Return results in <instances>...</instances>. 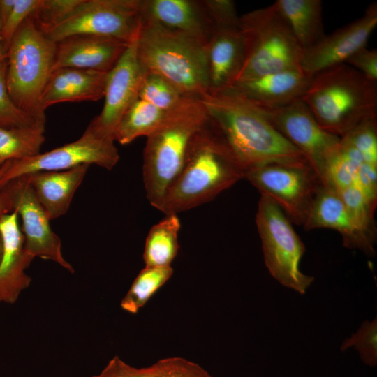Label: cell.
<instances>
[{
	"mask_svg": "<svg viewBox=\"0 0 377 377\" xmlns=\"http://www.w3.org/2000/svg\"><path fill=\"white\" fill-rule=\"evenodd\" d=\"M141 4L142 0H82L65 18L40 31L55 43L77 35L130 42L140 27Z\"/></svg>",
	"mask_w": 377,
	"mask_h": 377,
	"instance_id": "9",
	"label": "cell"
},
{
	"mask_svg": "<svg viewBox=\"0 0 377 377\" xmlns=\"http://www.w3.org/2000/svg\"><path fill=\"white\" fill-rule=\"evenodd\" d=\"M348 212L364 230L376 236L374 205L357 186L337 190Z\"/></svg>",
	"mask_w": 377,
	"mask_h": 377,
	"instance_id": "31",
	"label": "cell"
},
{
	"mask_svg": "<svg viewBox=\"0 0 377 377\" xmlns=\"http://www.w3.org/2000/svg\"><path fill=\"white\" fill-rule=\"evenodd\" d=\"M244 178L273 199L291 223L304 226L322 182L307 162L271 163L245 172Z\"/></svg>",
	"mask_w": 377,
	"mask_h": 377,
	"instance_id": "10",
	"label": "cell"
},
{
	"mask_svg": "<svg viewBox=\"0 0 377 377\" xmlns=\"http://www.w3.org/2000/svg\"><path fill=\"white\" fill-rule=\"evenodd\" d=\"M303 226L306 230H335L342 236L345 247L359 249L371 257L376 254L374 244L376 236L358 225L348 212L337 191L332 186L321 185Z\"/></svg>",
	"mask_w": 377,
	"mask_h": 377,
	"instance_id": "16",
	"label": "cell"
},
{
	"mask_svg": "<svg viewBox=\"0 0 377 377\" xmlns=\"http://www.w3.org/2000/svg\"><path fill=\"white\" fill-rule=\"evenodd\" d=\"M40 0H15L14 6L1 27V36L7 52L8 45L22 24L37 10Z\"/></svg>",
	"mask_w": 377,
	"mask_h": 377,
	"instance_id": "36",
	"label": "cell"
},
{
	"mask_svg": "<svg viewBox=\"0 0 377 377\" xmlns=\"http://www.w3.org/2000/svg\"><path fill=\"white\" fill-rule=\"evenodd\" d=\"M209 89H224L237 80L244 59L239 28L216 29L207 43Z\"/></svg>",
	"mask_w": 377,
	"mask_h": 377,
	"instance_id": "22",
	"label": "cell"
},
{
	"mask_svg": "<svg viewBox=\"0 0 377 377\" xmlns=\"http://www.w3.org/2000/svg\"><path fill=\"white\" fill-rule=\"evenodd\" d=\"M259 110L302 154L323 184L341 138L322 128L301 98L281 108Z\"/></svg>",
	"mask_w": 377,
	"mask_h": 377,
	"instance_id": "12",
	"label": "cell"
},
{
	"mask_svg": "<svg viewBox=\"0 0 377 377\" xmlns=\"http://www.w3.org/2000/svg\"><path fill=\"white\" fill-rule=\"evenodd\" d=\"M140 17L206 40L214 31L203 0H142Z\"/></svg>",
	"mask_w": 377,
	"mask_h": 377,
	"instance_id": "20",
	"label": "cell"
},
{
	"mask_svg": "<svg viewBox=\"0 0 377 377\" xmlns=\"http://www.w3.org/2000/svg\"><path fill=\"white\" fill-rule=\"evenodd\" d=\"M108 73L77 68L53 71L41 96L43 110L62 102L96 101L103 98Z\"/></svg>",
	"mask_w": 377,
	"mask_h": 377,
	"instance_id": "21",
	"label": "cell"
},
{
	"mask_svg": "<svg viewBox=\"0 0 377 377\" xmlns=\"http://www.w3.org/2000/svg\"><path fill=\"white\" fill-rule=\"evenodd\" d=\"M177 109L163 110L138 98L119 121L114 133V140L121 145H127L141 136L147 137Z\"/></svg>",
	"mask_w": 377,
	"mask_h": 377,
	"instance_id": "27",
	"label": "cell"
},
{
	"mask_svg": "<svg viewBox=\"0 0 377 377\" xmlns=\"http://www.w3.org/2000/svg\"><path fill=\"white\" fill-rule=\"evenodd\" d=\"M92 377H212L195 362L180 357L161 359L147 367L136 368L119 357L112 358L104 369Z\"/></svg>",
	"mask_w": 377,
	"mask_h": 377,
	"instance_id": "25",
	"label": "cell"
},
{
	"mask_svg": "<svg viewBox=\"0 0 377 377\" xmlns=\"http://www.w3.org/2000/svg\"><path fill=\"white\" fill-rule=\"evenodd\" d=\"M6 71L7 59L0 64V126L24 127L43 123L19 109L12 101L6 87Z\"/></svg>",
	"mask_w": 377,
	"mask_h": 377,
	"instance_id": "34",
	"label": "cell"
},
{
	"mask_svg": "<svg viewBox=\"0 0 377 377\" xmlns=\"http://www.w3.org/2000/svg\"><path fill=\"white\" fill-rule=\"evenodd\" d=\"M198 100L207 128L244 173L267 163L307 162L260 110L228 90L208 91Z\"/></svg>",
	"mask_w": 377,
	"mask_h": 377,
	"instance_id": "1",
	"label": "cell"
},
{
	"mask_svg": "<svg viewBox=\"0 0 377 377\" xmlns=\"http://www.w3.org/2000/svg\"><path fill=\"white\" fill-rule=\"evenodd\" d=\"M239 28L244 59L236 82L300 68L304 50L274 3L239 16Z\"/></svg>",
	"mask_w": 377,
	"mask_h": 377,
	"instance_id": "7",
	"label": "cell"
},
{
	"mask_svg": "<svg viewBox=\"0 0 377 377\" xmlns=\"http://www.w3.org/2000/svg\"><path fill=\"white\" fill-rule=\"evenodd\" d=\"M274 3L303 50L325 36L320 0H277Z\"/></svg>",
	"mask_w": 377,
	"mask_h": 377,
	"instance_id": "24",
	"label": "cell"
},
{
	"mask_svg": "<svg viewBox=\"0 0 377 377\" xmlns=\"http://www.w3.org/2000/svg\"><path fill=\"white\" fill-rule=\"evenodd\" d=\"M341 138L354 147L365 162L377 165L376 118L361 123Z\"/></svg>",
	"mask_w": 377,
	"mask_h": 377,
	"instance_id": "33",
	"label": "cell"
},
{
	"mask_svg": "<svg viewBox=\"0 0 377 377\" xmlns=\"http://www.w3.org/2000/svg\"><path fill=\"white\" fill-rule=\"evenodd\" d=\"M311 77L295 68L236 82L224 89L259 110H272L302 98Z\"/></svg>",
	"mask_w": 377,
	"mask_h": 377,
	"instance_id": "17",
	"label": "cell"
},
{
	"mask_svg": "<svg viewBox=\"0 0 377 377\" xmlns=\"http://www.w3.org/2000/svg\"><path fill=\"white\" fill-rule=\"evenodd\" d=\"M173 269L170 267L145 266L138 274L130 289L121 302L123 310L136 313L154 294L171 277Z\"/></svg>",
	"mask_w": 377,
	"mask_h": 377,
	"instance_id": "29",
	"label": "cell"
},
{
	"mask_svg": "<svg viewBox=\"0 0 377 377\" xmlns=\"http://www.w3.org/2000/svg\"><path fill=\"white\" fill-rule=\"evenodd\" d=\"M82 1V0H40L32 17L38 28L41 30L65 18Z\"/></svg>",
	"mask_w": 377,
	"mask_h": 377,
	"instance_id": "35",
	"label": "cell"
},
{
	"mask_svg": "<svg viewBox=\"0 0 377 377\" xmlns=\"http://www.w3.org/2000/svg\"><path fill=\"white\" fill-rule=\"evenodd\" d=\"M138 32L139 29L115 66L108 73L104 105L101 113L88 126L98 135L114 140L123 115L138 98L146 73L137 54Z\"/></svg>",
	"mask_w": 377,
	"mask_h": 377,
	"instance_id": "14",
	"label": "cell"
},
{
	"mask_svg": "<svg viewBox=\"0 0 377 377\" xmlns=\"http://www.w3.org/2000/svg\"><path fill=\"white\" fill-rule=\"evenodd\" d=\"M3 253L0 261V304H13L31 279L25 273L33 259L24 250V240L15 212L0 219Z\"/></svg>",
	"mask_w": 377,
	"mask_h": 377,
	"instance_id": "19",
	"label": "cell"
},
{
	"mask_svg": "<svg viewBox=\"0 0 377 377\" xmlns=\"http://www.w3.org/2000/svg\"><path fill=\"white\" fill-rule=\"evenodd\" d=\"M114 142L87 126L74 142L43 154L6 162L0 168V188L12 179L39 171H61L83 164H96L111 170L119 160Z\"/></svg>",
	"mask_w": 377,
	"mask_h": 377,
	"instance_id": "11",
	"label": "cell"
},
{
	"mask_svg": "<svg viewBox=\"0 0 377 377\" xmlns=\"http://www.w3.org/2000/svg\"><path fill=\"white\" fill-rule=\"evenodd\" d=\"M1 178V172H0ZM13 212L10 203L4 192L0 189V219L3 215ZM3 253V240L0 232V261Z\"/></svg>",
	"mask_w": 377,
	"mask_h": 377,
	"instance_id": "39",
	"label": "cell"
},
{
	"mask_svg": "<svg viewBox=\"0 0 377 377\" xmlns=\"http://www.w3.org/2000/svg\"><path fill=\"white\" fill-rule=\"evenodd\" d=\"M301 99L319 126L340 138L376 118V82L346 63L314 74Z\"/></svg>",
	"mask_w": 377,
	"mask_h": 377,
	"instance_id": "2",
	"label": "cell"
},
{
	"mask_svg": "<svg viewBox=\"0 0 377 377\" xmlns=\"http://www.w3.org/2000/svg\"><path fill=\"white\" fill-rule=\"evenodd\" d=\"M8 198L12 211L22 219L24 250L32 259L39 257L52 260L74 272L61 253V242L52 231L50 219L34 195L28 176L10 180L0 188Z\"/></svg>",
	"mask_w": 377,
	"mask_h": 377,
	"instance_id": "13",
	"label": "cell"
},
{
	"mask_svg": "<svg viewBox=\"0 0 377 377\" xmlns=\"http://www.w3.org/2000/svg\"><path fill=\"white\" fill-rule=\"evenodd\" d=\"M216 29L239 28V16L232 0H203Z\"/></svg>",
	"mask_w": 377,
	"mask_h": 377,
	"instance_id": "37",
	"label": "cell"
},
{
	"mask_svg": "<svg viewBox=\"0 0 377 377\" xmlns=\"http://www.w3.org/2000/svg\"><path fill=\"white\" fill-rule=\"evenodd\" d=\"M244 171L206 126L198 133L161 212L177 214L206 203L244 178Z\"/></svg>",
	"mask_w": 377,
	"mask_h": 377,
	"instance_id": "4",
	"label": "cell"
},
{
	"mask_svg": "<svg viewBox=\"0 0 377 377\" xmlns=\"http://www.w3.org/2000/svg\"><path fill=\"white\" fill-rule=\"evenodd\" d=\"M56 43L52 71L61 68H77L109 72L129 42L107 36L77 35Z\"/></svg>",
	"mask_w": 377,
	"mask_h": 377,
	"instance_id": "18",
	"label": "cell"
},
{
	"mask_svg": "<svg viewBox=\"0 0 377 377\" xmlns=\"http://www.w3.org/2000/svg\"><path fill=\"white\" fill-rule=\"evenodd\" d=\"M354 347L359 353L360 359L367 365L374 367L377 364V318L371 321H364L356 333L345 339L341 350Z\"/></svg>",
	"mask_w": 377,
	"mask_h": 377,
	"instance_id": "32",
	"label": "cell"
},
{
	"mask_svg": "<svg viewBox=\"0 0 377 377\" xmlns=\"http://www.w3.org/2000/svg\"><path fill=\"white\" fill-rule=\"evenodd\" d=\"M256 223L269 274L283 286L304 294L314 281L300 269L304 244L281 207L264 193H260Z\"/></svg>",
	"mask_w": 377,
	"mask_h": 377,
	"instance_id": "8",
	"label": "cell"
},
{
	"mask_svg": "<svg viewBox=\"0 0 377 377\" xmlns=\"http://www.w3.org/2000/svg\"><path fill=\"white\" fill-rule=\"evenodd\" d=\"M207 43L140 17L137 54L142 68L187 98L198 99L209 91Z\"/></svg>",
	"mask_w": 377,
	"mask_h": 377,
	"instance_id": "3",
	"label": "cell"
},
{
	"mask_svg": "<svg viewBox=\"0 0 377 377\" xmlns=\"http://www.w3.org/2000/svg\"><path fill=\"white\" fill-rule=\"evenodd\" d=\"M6 59V51L4 49L3 44L1 36V27H0V64Z\"/></svg>",
	"mask_w": 377,
	"mask_h": 377,
	"instance_id": "40",
	"label": "cell"
},
{
	"mask_svg": "<svg viewBox=\"0 0 377 377\" xmlns=\"http://www.w3.org/2000/svg\"><path fill=\"white\" fill-rule=\"evenodd\" d=\"M57 43L29 17L12 38L6 52V87L14 104L45 123L41 96L52 72Z\"/></svg>",
	"mask_w": 377,
	"mask_h": 377,
	"instance_id": "6",
	"label": "cell"
},
{
	"mask_svg": "<svg viewBox=\"0 0 377 377\" xmlns=\"http://www.w3.org/2000/svg\"><path fill=\"white\" fill-rule=\"evenodd\" d=\"M89 165L83 164L61 171H39L25 175L34 195L50 220L68 211L72 198L81 184Z\"/></svg>",
	"mask_w": 377,
	"mask_h": 377,
	"instance_id": "23",
	"label": "cell"
},
{
	"mask_svg": "<svg viewBox=\"0 0 377 377\" xmlns=\"http://www.w3.org/2000/svg\"><path fill=\"white\" fill-rule=\"evenodd\" d=\"M181 228L177 214H166L149 230L146 238L143 260L145 266L170 267L179 251Z\"/></svg>",
	"mask_w": 377,
	"mask_h": 377,
	"instance_id": "26",
	"label": "cell"
},
{
	"mask_svg": "<svg viewBox=\"0 0 377 377\" xmlns=\"http://www.w3.org/2000/svg\"><path fill=\"white\" fill-rule=\"evenodd\" d=\"M45 123L24 127L0 126V168L7 161L40 154L45 142Z\"/></svg>",
	"mask_w": 377,
	"mask_h": 377,
	"instance_id": "28",
	"label": "cell"
},
{
	"mask_svg": "<svg viewBox=\"0 0 377 377\" xmlns=\"http://www.w3.org/2000/svg\"><path fill=\"white\" fill-rule=\"evenodd\" d=\"M207 121L198 99H191L147 136L142 175L147 198L161 211L164 197L181 171L191 145Z\"/></svg>",
	"mask_w": 377,
	"mask_h": 377,
	"instance_id": "5",
	"label": "cell"
},
{
	"mask_svg": "<svg viewBox=\"0 0 377 377\" xmlns=\"http://www.w3.org/2000/svg\"><path fill=\"white\" fill-rule=\"evenodd\" d=\"M377 25V3H371L364 15L355 21L325 35L303 51L300 68L314 74L327 68L344 64L356 52L367 46Z\"/></svg>",
	"mask_w": 377,
	"mask_h": 377,
	"instance_id": "15",
	"label": "cell"
},
{
	"mask_svg": "<svg viewBox=\"0 0 377 377\" xmlns=\"http://www.w3.org/2000/svg\"><path fill=\"white\" fill-rule=\"evenodd\" d=\"M371 81L377 82V50L363 47L346 62Z\"/></svg>",
	"mask_w": 377,
	"mask_h": 377,
	"instance_id": "38",
	"label": "cell"
},
{
	"mask_svg": "<svg viewBox=\"0 0 377 377\" xmlns=\"http://www.w3.org/2000/svg\"><path fill=\"white\" fill-rule=\"evenodd\" d=\"M138 98L167 111L176 110L193 99L184 96L161 76L147 72L139 89Z\"/></svg>",
	"mask_w": 377,
	"mask_h": 377,
	"instance_id": "30",
	"label": "cell"
}]
</instances>
